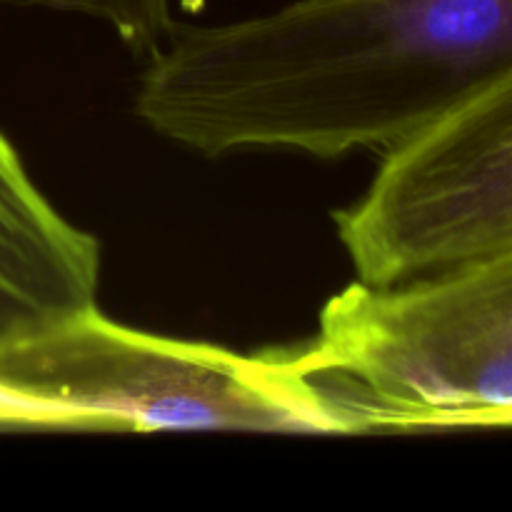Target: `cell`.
Listing matches in <instances>:
<instances>
[{
  "label": "cell",
  "instance_id": "cell-1",
  "mask_svg": "<svg viewBox=\"0 0 512 512\" xmlns=\"http://www.w3.org/2000/svg\"><path fill=\"white\" fill-rule=\"evenodd\" d=\"M512 68V0H295L175 25L138 83L160 138L208 158L390 153Z\"/></svg>",
  "mask_w": 512,
  "mask_h": 512
},
{
  "label": "cell",
  "instance_id": "cell-2",
  "mask_svg": "<svg viewBox=\"0 0 512 512\" xmlns=\"http://www.w3.org/2000/svg\"><path fill=\"white\" fill-rule=\"evenodd\" d=\"M290 355L355 433L508 428L512 248L408 283L355 280Z\"/></svg>",
  "mask_w": 512,
  "mask_h": 512
},
{
  "label": "cell",
  "instance_id": "cell-3",
  "mask_svg": "<svg viewBox=\"0 0 512 512\" xmlns=\"http://www.w3.org/2000/svg\"><path fill=\"white\" fill-rule=\"evenodd\" d=\"M0 385L68 428L355 433L290 350L245 355L145 333L98 305L0 355Z\"/></svg>",
  "mask_w": 512,
  "mask_h": 512
},
{
  "label": "cell",
  "instance_id": "cell-4",
  "mask_svg": "<svg viewBox=\"0 0 512 512\" xmlns=\"http://www.w3.org/2000/svg\"><path fill=\"white\" fill-rule=\"evenodd\" d=\"M360 283L395 285L512 248V68L383 155L335 213Z\"/></svg>",
  "mask_w": 512,
  "mask_h": 512
},
{
  "label": "cell",
  "instance_id": "cell-5",
  "mask_svg": "<svg viewBox=\"0 0 512 512\" xmlns=\"http://www.w3.org/2000/svg\"><path fill=\"white\" fill-rule=\"evenodd\" d=\"M100 245L35 185L0 130V355L98 305Z\"/></svg>",
  "mask_w": 512,
  "mask_h": 512
},
{
  "label": "cell",
  "instance_id": "cell-6",
  "mask_svg": "<svg viewBox=\"0 0 512 512\" xmlns=\"http://www.w3.org/2000/svg\"><path fill=\"white\" fill-rule=\"evenodd\" d=\"M0 8H38L98 20L140 55L155 53L178 25L173 0H0Z\"/></svg>",
  "mask_w": 512,
  "mask_h": 512
},
{
  "label": "cell",
  "instance_id": "cell-7",
  "mask_svg": "<svg viewBox=\"0 0 512 512\" xmlns=\"http://www.w3.org/2000/svg\"><path fill=\"white\" fill-rule=\"evenodd\" d=\"M0 428H68L63 415L0 385Z\"/></svg>",
  "mask_w": 512,
  "mask_h": 512
},
{
  "label": "cell",
  "instance_id": "cell-8",
  "mask_svg": "<svg viewBox=\"0 0 512 512\" xmlns=\"http://www.w3.org/2000/svg\"><path fill=\"white\" fill-rule=\"evenodd\" d=\"M508 428H512V420H510V425H508Z\"/></svg>",
  "mask_w": 512,
  "mask_h": 512
}]
</instances>
